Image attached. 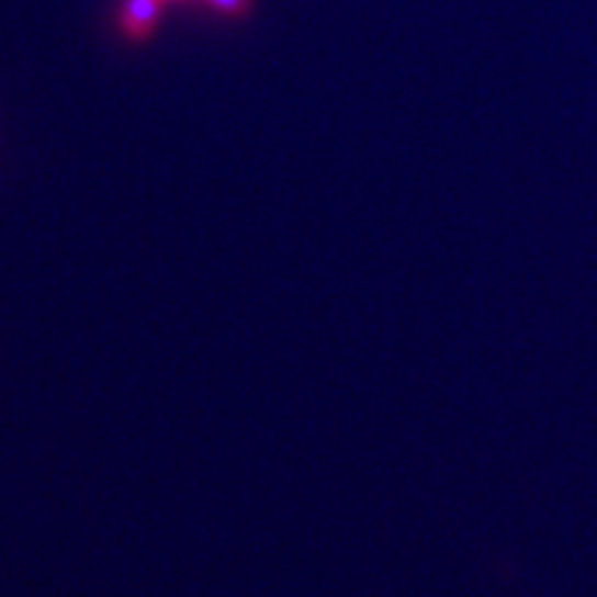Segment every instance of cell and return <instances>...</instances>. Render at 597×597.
<instances>
[{
  "instance_id": "1",
  "label": "cell",
  "mask_w": 597,
  "mask_h": 597,
  "mask_svg": "<svg viewBox=\"0 0 597 597\" xmlns=\"http://www.w3.org/2000/svg\"><path fill=\"white\" fill-rule=\"evenodd\" d=\"M164 7V0H122L116 9V29L133 45H147L156 36Z\"/></svg>"
},
{
  "instance_id": "2",
  "label": "cell",
  "mask_w": 597,
  "mask_h": 597,
  "mask_svg": "<svg viewBox=\"0 0 597 597\" xmlns=\"http://www.w3.org/2000/svg\"><path fill=\"white\" fill-rule=\"evenodd\" d=\"M200 3L205 9H211V12H216L218 18L238 20V18H247V14L252 12L255 0H200Z\"/></svg>"
},
{
  "instance_id": "3",
  "label": "cell",
  "mask_w": 597,
  "mask_h": 597,
  "mask_svg": "<svg viewBox=\"0 0 597 597\" xmlns=\"http://www.w3.org/2000/svg\"><path fill=\"white\" fill-rule=\"evenodd\" d=\"M164 3H172V0H164Z\"/></svg>"
}]
</instances>
